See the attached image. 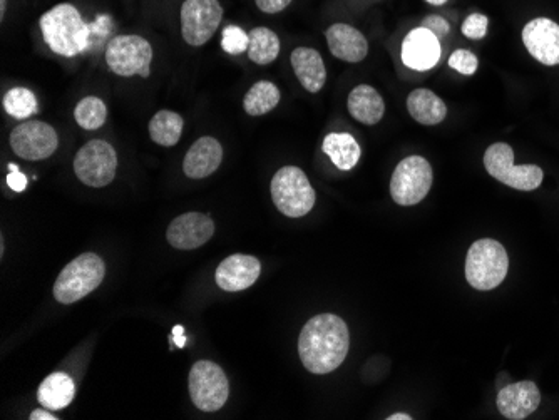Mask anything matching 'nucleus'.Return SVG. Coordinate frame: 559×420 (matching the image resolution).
<instances>
[{"label": "nucleus", "mask_w": 559, "mask_h": 420, "mask_svg": "<svg viewBox=\"0 0 559 420\" xmlns=\"http://www.w3.org/2000/svg\"><path fill=\"white\" fill-rule=\"evenodd\" d=\"M349 327L334 313H322L303 325L298 355L308 372L325 375L339 369L349 354Z\"/></svg>", "instance_id": "nucleus-1"}, {"label": "nucleus", "mask_w": 559, "mask_h": 420, "mask_svg": "<svg viewBox=\"0 0 559 420\" xmlns=\"http://www.w3.org/2000/svg\"><path fill=\"white\" fill-rule=\"evenodd\" d=\"M41 31L44 42L59 56H77L89 44V26L71 4H59L47 11L41 17Z\"/></svg>", "instance_id": "nucleus-2"}, {"label": "nucleus", "mask_w": 559, "mask_h": 420, "mask_svg": "<svg viewBox=\"0 0 559 420\" xmlns=\"http://www.w3.org/2000/svg\"><path fill=\"white\" fill-rule=\"evenodd\" d=\"M509 257L499 241L483 238L472 243L467 251V283L479 292H489L498 288L506 280Z\"/></svg>", "instance_id": "nucleus-3"}, {"label": "nucleus", "mask_w": 559, "mask_h": 420, "mask_svg": "<svg viewBox=\"0 0 559 420\" xmlns=\"http://www.w3.org/2000/svg\"><path fill=\"white\" fill-rule=\"evenodd\" d=\"M106 267L96 253L74 258L54 283V297L62 305L79 302L103 283Z\"/></svg>", "instance_id": "nucleus-4"}, {"label": "nucleus", "mask_w": 559, "mask_h": 420, "mask_svg": "<svg viewBox=\"0 0 559 420\" xmlns=\"http://www.w3.org/2000/svg\"><path fill=\"white\" fill-rule=\"evenodd\" d=\"M270 190L277 210L290 218L308 215L317 200L307 175L297 166H283L282 170H278Z\"/></svg>", "instance_id": "nucleus-5"}, {"label": "nucleus", "mask_w": 559, "mask_h": 420, "mask_svg": "<svg viewBox=\"0 0 559 420\" xmlns=\"http://www.w3.org/2000/svg\"><path fill=\"white\" fill-rule=\"evenodd\" d=\"M484 168L494 180L519 191L538 190L544 173L536 164L514 166V151L509 144H491L484 154Z\"/></svg>", "instance_id": "nucleus-6"}, {"label": "nucleus", "mask_w": 559, "mask_h": 420, "mask_svg": "<svg viewBox=\"0 0 559 420\" xmlns=\"http://www.w3.org/2000/svg\"><path fill=\"white\" fill-rule=\"evenodd\" d=\"M432 166L422 156H409L395 166L390 180L392 200L401 206L419 205L431 191Z\"/></svg>", "instance_id": "nucleus-7"}, {"label": "nucleus", "mask_w": 559, "mask_h": 420, "mask_svg": "<svg viewBox=\"0 0 559 420\" xmlns=\"http://www.w3.org/2000/svg\"><path fill=\"white\" fill-rule=\"evenodd\" d=\"M118 170L116 149L103 139H93L79 149L74 158L77 180L91 188L111 185Z\"/></svg>", "instance_id": "nucleus-8"}, {"label": "nucleus", "mask_w": 559, "mask_h": 420, "mask_svg": "<svg viewBox=\"0 0 559 420\" xmlns=\"http://www.w3.org/2000/svg\"><path fill=\"white\" fill-rule=\"evenodd\" d=\"M188 385L193 404L203 412L220 410L230 395L228 377L220 365L210 360H200L191 367Z\"/></svg>", "instance_id": "nucleus-9"}, {"label": "nucleus", "mask_w": 559, "mask_h": 420, "mask_svg": "<svg viewBox=\"0 0 559 420\" xmlns=\"http://www.w3.org/2000/svg\"><path fill=\"white\" fill-rule=\"evenodd\" d=\"M153 47L141 36H118L106 47L109 69L121 77L151 74Z\"/></svg>", "instance_id": "nucleus-10"}, {"label": "nucleus", "mask_w": 559, "mask_h": 420, "mask_svg": "<svg viewBox=\"0 0 559 420\" xmlns=\"http://www.w3.org/2000/svg\"><path fill=\"white\" fill-rule=\"evenodd\" d=\"M221 19L220 0H185L180 12L181 36L190 46H205L218 31Z\"/></svg>", "instance_id": "nucleus-11"}, {"label": "nucleus", "mask_w": 559, "mask_h": 420, "mask_svg": "<svg viewBox=\"0 0 559 420\" xmlns=\"http://www.w3.org/2000/svg\"><path fill=\"white\" fill-rule=\"evenodd\" d=\"M9 143L19 158L26 161H42L56 153L59 136L51 124L44 121H27L14 128Z\"/></svg>", "instance_id": "nucleus-12"}, {"label": "nucleus", "mask_w": 559, "mask_h": 420, "mask_svg": "<svg viewBox=\"0 0 559 420\" xmlns=\"http://www.w3.org/2000/svg\"><path fill=\"white\" fill-rule=\"evenodd\" d=\"M215 235V223L205 213H185L171 221L166 238L176 250H196Z\"/></svg>", "instance_id": "nucleus-13"}, {"label": "nucleus", "mask_w": 559, "mask_h": 420, "mask_svg": "<svg viewBox=\"0 0 559 420\" xmlns=\"http://www.w3.org/2000/svg\"><path fill=\"white\" fill-rule=\"evenodd\" d=\"M523 42L529 54L544 66L559 64V26L546 17L528 22L523 29Z\"/></svg>", "instance_id": "nucleus-14"}, {"label": "nucleus", "mask_w": 559, "mask_h": 420, "mask_svg": "<svg viewBox=\"0 0 559 420\" xmlns=\"http://www.w3.org/2000/svg\"><path fill=\"white\" fill-rule=\"evenodd\" d=\"M262 273V263L252 255L236 253L225 258L216 268V285L225 292H242L257 283Z\"/></svg>", "instance_id": "nucleus-15"}, {"label": "nucleus", "mask_w": 559, "mask_h": 420, "mask_svg": "<svg viewBox=\"0 0 559 420\" xmlns=\"http://www.w3.org/2000/svg\"><path fill=\"white\" fill-rule=\"evenodd\" d=\"M441 42L426 27H417L402 42V62L414 71H429L441 59Z\"/></svg>", "instance_id": "nucleus-16"}, {"label": "nucleus", "mask_w": 559, "mask_h": 420, "mask_svg": "<svg viewBox=\"0 0 559 420\" xmlns=\"http://www.w3.org/2000/svg\"><path fill=\"white\" fill-rule=\"evenodd\" d=\"M498 410L509 420H523L534 414L541 404V392L531 380L509 384L499 390Z\"/></svg>", "instance_id": "nucleus-17"}, {"label": "nucleus", "mask_w": 559, "mask_h": 420, "mask_svg": "<svg viewBox=\"0 0 559 420\" xmlns=\"http://www.w3.org/2000/svg\"><path fill=\"white\" fill-rule=\"evenodd\" d=\"M223 161V146L211 136H203L186 153L183 171L191 180H203L220 168Z\"/></svg>", "instance_id": "nucleus-18"}, {"label": "nucleus", "mask_w": 559, "mask_h": 420, "mask_svg": "<svg viewBox=\"0 0 559 420\" xmlns=\"http://www.w3.org/2000/svg\"><path fill=\"white\" fill-rule=\"evenodd\" d=\"M332 56L340 61L357 64L369 54V42L364 34L349 24H334L325 32Z\"/></svg>", "instance_id": "nucleus-19"}, {"label": "nucleus", "mask_w": 559, "mask_h": 420, "mask_svg": "<svg viewBox=\"0 0 559 420\" xmlns=\"http://www.w3.org/2000/svg\"><path fill=\"white\" fill-rule=\"evenodd\" d=\"M290 62L298 82L305 91L312 94L322 91L327 81V69L320 52L310 47H297L290 56Z\"/></svg>", "instance_id": "nucleus-20"}, {"label": "nucleus", "mask_w": 559, "mask_h": 420, "mask_svg": "<svg viewBox=\"0 0 559 420\" xmlns=\"http://www.w3.org/2000/svg\"><path fill=\"white\" fill-rule=\"evenodd\" d=\"M347 109L355 121L367 124V126H374L384 118L385 103L377 89L372 88L369 84H360L349 94Z\"/></svg>", "instance_id": "nucleus-21"}, {"label": "nucleus", "mask_w": 559, "mask_h": 420, "mask_svg": "<svg viewBox=\"0 0 559 420\" xmlns=\"http://www.w3.org/2000/svg\"><path fill=\"white\" fill-rule=\"evenodd\" d=\"M407 111L414 121L424 126H436L447 116L446 104L429 89L412 91L407 98Z\"/></svg>", "instance_id": "nucleus-22"}, {"label": "nucleus", "mask_w": 559, "mask_h": 420, "mask_svg": "<svg viewBox=\"0 0 559 420\" xmlns=\"http://www.w3.org/2000/svg\"><path fill=\"white\" fill-rule=\"evenodd\" d=\"M74 395H76L74 380L64 372L49 375L37 390L39 404L49 410L66 409L74 399Z\"/></svg>", "instance_id": "nucleus-23"}, {"label": "nucleus", "mask_w": 559, "mask_h": 420, "mask_svg": "<svg viewBox=\"0 0 559 420\" xmlns=\"http://www.w3.org/2000/svg\"><path fill=\"white\" fill-rule=\"evenodd\" d=\"M324 153L340 171L354 170L362 156V149L349 133H330L324 139Z\"/></svg>", "instance_id": "nucleus-24"}, {"label": "nucleus", "mask_w": 559, "mask_h": 420, "mask_svg": "<svg viewBox=\"0 0 559 420\" xmlns=\"http://www.w3.org/2000/svg\"><path fill=\"white\" fill-rule=\"evenodd\" d=\"M185 128V119L173 111H159L149 121V136L163 148H173L180 143Z\"/></svg>", "instance_id": "nucleus-25"}, {"label": "nucleus", "mask_w": 559, "mask_h": 420, "mask_svg": "<svg viewBox=\"0 0 559 420\" xmlns=\"http://www.w3.org/2000/svg\"><path fill=\"white\" fill-rule=\"evenodd\" d=\"M280 98H282L280 89L273 82L258 81L257 84H253L243 99V108L250 116H263L277 108Z\"/></svg>", "instance_id": "nucleus-26"}, {"label": "nucleus", "mask_w": 559, "mask_h": 420, "mask_svg": "<svg viewBox=\"0 0 559 420\" xmlns=\"http://www.w3.org/2000/svg\"><path fill=\"white\" fill-rule=\"evenodd\" d=\"M280 54V39L268 27H255L250 32L248 57L258 66H268Z\"/></svg>", "instance_id": "nucleus-27"}, {"label": "nucleus", "mask_w": 559, "mask_h": 420, "mask_svg": "<svg viewBox=\"0 0 559 420\" xmlns=\"http://www.w3.org/2000/svg\"><path fill=\"white\" fill-rule=\"evenodd\" d=\"M74 119L81 128L96 131V129L103 128L106 123L108 108L103 99L88 96L77 103L76 109H74Z\"/></svg>", "instance_id": "nucleus-28"}, {"label": "nucleus", "mask_w": 559, "mask_h": 420, "mask_svg": "<svg viewBox=\"0 0 559 420\" xmlns=\"http://www.w3.org/2000/svg\"><path fill=\"white\" fill-rule=\"evenodd\" d=\"M4 109L12 118L27 119L37 113V99L27 88H12L4 96Z\"/></svg>", "instance_id": "nucleus-29"}, {"label": "nucleus", "mask_w": 559, "mask_h": 420, "mask_svg": "<svg viewBox=\"0 0 559 420\" xmlns=\"http://www.w3.org/2000/svg\"><path fill=\"white\" fill-rule=\"evenodd\" d=\"M248 47H250V34L243 31L242 27L228 26L221 34V49L231 56L248 52Z\"/></svg>", "instance_id": "nucleus-30"}, {"label": "nucleus", "mask_w": 559, "mask_h": 420, "mask_svg": "<svg viewBox=\"0 0 559 420\" xmlns=\"http://www.w3.org/2000/svg\"><path fill=\"white\" fill-rule=\"evenodd\" d=\"M449 66L459 74L472 76L479 67V61H477V56H474V52L467 51V49H457L449 57Z\"/></svg>", "instance_id": "nucleus-31"}, {"label": "nucleus", "mask_w": 559, "mask_h": 420, "mask_svg": "<svg viewBox=\"0 0 559 420\" xmlns=\"http://www.w3.org/2000/svg\"><path fill=\"white\" fill-rule=\"evenodd\" d=\"M488 26L489 19L484 14H471L462 24L461 31L467 39L477 41V39H483L488 34Z\"/></svg>", "instance_id": "nucleus-32"}, {"label": "nucleus", "mask_w": 559, "mask_h": 420, "mask_svg": "<svg viewBox=\"0 0 559 420\" xmlns=\"http://www.w3.org/2000/svg\"><path fill=\"white\" fill-rule=\"evenodd\" d=\"M255 4L263 14H278L285 11L292 4V0H255Z\"/></svg>", "instance_id": "nucleus-33"}, {"label": "nucleus", "mask_w": 559, "mask_h": 420, "mask_svg": "<svg viewBox=\"0 0 559 420\" xmlns=\"http://www.w3.org/2000/svg\"><path fill=\"white\" fill-rule=\"evenodd\" d=\"M422 27H426L429 31L434 32L437 37H444L449 32V22L444 17L439 16L427 17Z\"/></svg>", "instance_id": "nucleus-34"}, {"label": "nucleus", "mask_w": 559, "mask_h": 420, "mask_svg": "<svg viewBox=\"0 0 559 420\" xmlns=\"http://www.w3.org/2000/svg\"><path fill=\"white\" fill-rule=\"evenodd\" d=\"M9 176H7V185L11 186L12 190L21 193V191L26 190L27 178L22 175L16 164H9Z\"/></svg>", "instance_id": "nucleus-35"}, {"label": "nucleus", "mask_w": 559, "mask_h": 420, "mask_svg": "<svg viewBox=\"0 0 559 420\" xmlns=\"http://www.w3.org/2000/svg\"><path fill=\"white\" fill-rule=\"evenodd\" d=\"M173 342H175L176 347H180V349H183L186 345L185 328L181 327V325H176V327L173 328Z\"/></svg>", "instance_id": "nucleus-36"}, {"label": "nucleus", "mask_w": 559, "mask_h": 420, "mask_svg": "<svg viewBox=\"0 0 559 420\" xmlns=\"http://www.w3.org/2000/svg\"><path fill=\"white\" fill-rule=\"evenodd\" d=\"M29 419L31 420H57L56 415L52 414L51 410L47 409V410H34V412H32L31 417H29Z\"/></svg>", "instance_id": "nucleus-37"}, {"label": "nucleus", "mask_w": 559, "mask_h": 420, "mask_svg": "<svg viewBox=\"0 0 559 420\" xmlns=\"http://www.w3.org/2000/svg\"><path fill=\"white\" fill-rule=\"evenodd\" d=\"M387 419H389V420H411L412 417H411V415H407V414H394V415H390V417H387Z\"/></svg>", "instance_id": "nucleus-38"}, {"label": "nucleus", "mask_w": 559, "mask_h": 420, "mask_svg": "<svg viewBox=\"0 0 559 420\" xmlns=\"http://www.w3.org/2000/svg\"><path fill=\"white\" fill-rule=\"evenodd\" d=\"M7 0H0V17H6Z\"/></svg>", "instance_id": "nucleus-39"}, {"label": "nucleus", "mask_w": 559, "mask_h": 420, "mask_svg": "<svg viewBox=\"0 0 559 420\" xmlns=\"http://www.w3.org/2000/svg\"><path fill=\"white\" fill-rule=\"evenodd\" d=\"M427 4H431V6H444L447 0H426Z\"/></svg>", "instance_id": "nucleus-40"}]
</instances>
